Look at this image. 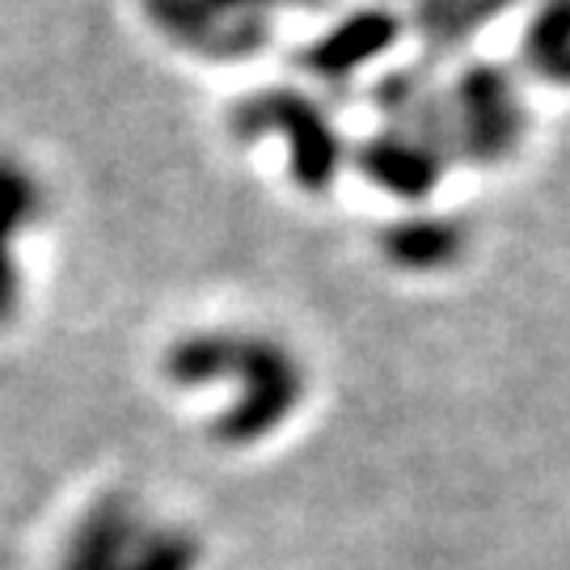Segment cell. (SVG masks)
<instances>
[{
  "mask_svg": "<svg viewBox=\"0 0 570 570\" xmlns=\"http://www.w3.org/2000/svg\"><path fill=\"white\" fill-rule=\"evenodd\" d=\"M216 4H225L233 13H263L271 4H292V9H326L330 0H216Z\"/></svg>",
  "mask_w": 570,
  "mask_h": 570,
  "instance_id": "obj_13",
  "label": "cell"
},
{
  "mask_svg": "<svg viewBox=\"0 0 570 570\" xmlns=\"http://www.w3.org/2000/svg\"><path fill=\"white\" fill-rule=\"evenodd\" d=\"M541 81H550V85H570V51H567V56H562L558 63H553L550 72L541 77Z\"/></svg>",
  "mask_w": 570,
  "mask_h": 570,
  "instance_id": "obj_14",
  "label": "cell"
},
{
  "mask_svg": "<svg viewBox=\"0 0 570 570\" xmlns=\"http://www.w3.org/2000/svg\"><path fill=\"white\" fill-rule=\"evenodd\" d=\"M39 212V190L30 174L0 161V322L18 305V271H13V237Z\"/></svg>",
  "mask_w": 570,
  "mask_h": 570,
  "instance_id": "obj_11",
  "label": "cell"
},
{
  "mask_svg": "<svg viewBox=\"0 0 570 570\" xmlns=\"http://www.w3.org/2000/svg\"><path fill=\"white\" fill-rule=\"evenodd\" d=\"M372 106L385 119V127L406 131L440 148L444 157H456V127H452V102L449 89L435 81L428 63H402L389 68L372 85Z\"/></svg>",
  "mask_w": 570,
  "mask_h": 570,
  "instance_id": "obj_5",
  "label": "cell"
},
{
  "mask_svg": "<svg viewBox=\"0 0 570 570\" xmlns=\"http://www.w3.org/2000/svg\"><path fill=\"white\" fill-rule=\"evenodd\" d=\"M402 39V18L389 4H364L351 9L338 26H330L322 39L301 51V68L317 81L343 85L351 81L364 63L385 56L393 42Z\"/></svg>",
  "mask_w": 570,
  "mask_h": 570,
  "instance_id": "obj_7",
  "label": "cell"
},
{
  "mask_svg": "<svg viewBox=\"0 0 570 570\" xmlns=\"http://www.w3.org/2000/svg\"><path fill=\"white\" fill-rule=\"evenodd\" d=\"M355 165L372 186L414 204V199H428L431 190L444 183L449 157L440 148H431L428 140H419V136L381 127L355 148Z\"/></svg>",
  "mask_w": 570,
  "mask_h": 570,
  "instance_id": "obj_8",
  "label": "cell"
},
{
  "mask_svg": "<svg viewBox=\"0 0 570 570\" xmlns=\"http://www.w3.org/2000/svg\"><path fill=\"white\" fill-rule=\"evenodd\" d=\"M190 567V546L178 532L144 529L131 515H98L89 529L77 537L72 567L68 570H186Z\"/></svg>",
  "mask_w": 570,
  "mask_h": 570,
  "instance_id": "obj_6",
  "label": "cell"
},
{
  "mask_svg": "<svg viewBox=\"0 0 570 570\" xmlns=\"http://www.w3.org/2000/svg\"><path fill=\"white\" fill-rule=\"evenodd\" d=\"M233 131L242 140H258L266 131L284 136L292 178L305 190H330L343 169V140L330 122L326 106L296 89H266V94L242 98L233 110Z\"/></svg>",
  "mask_w": 570,
  "mask_h": 570,
  "instance_id": "obj_2",
  "label": "cell"
},
{
  "mask_svg": "<svg viewBox=\"0 0 570 570\" xmlns=\"http://www.w3.org/2000/svg\"><path fill=\"white\" fill-rule=\"evenodd\" d=\"M452 127H456V157L478 165H494L511 157L524 131L529 110L520 98V85L503 63L473 60L449 85Z\"/></svg>",
  "mask_w": 570,
  "mask_h": 570,
  "instance_id": "obj_3",
  "label": "cell"
},
{
  "mask_svg": "<svg viewBox=\"0 0 570 570\" xmlns=\"http://www.w3.org/2000/svg\"><path fill=\"white\" fill-rule=\"evenodd\" d=\"M381 249L402 271H444L469 249V228L456 216H410L381 233Z\"/></svg>",
  "mask_w": 570,
  "mask_h": 570,
  "instance_id": "obj_9",
  "label": "cell"
},
{
  "mask_svg": "<svg viewBox=\"0 0 570 570\" xmlns=\"http://www.w3.org/2000/svg\"><path fill=\"white\" fill-rule=\"evenodd\" d=\"M570 51V0H546L532 13L529 30H524V68L532 77H546L553 63Z\"/></svg>",
  "mask_w": 570,
  "mask_h": 570,
  "instance_id": "obj_12",
  "label": "cell"
},
{
  "mask_svg": "<svg viewBox=\"0 0 570 570\" xmlns=\"http://www.w3.org/2000/svg\"><path fill=\"white\" fill-rule=\"evenodd\" d=\"M169 39L207 60H245L271 42L266 13H233L216 0H144Z\"/></svg>",
  "mask_w": 570,
  "mask_h": 570,
  "instance_id": "obj_4",
  "label": "cell"
},
{
  "mask_svg": "<svg viewBox=\"0 0 570 570\" xmlns=\"http://www.w3.org/2000/svg\"><path fill=\"white\" fill-rule=\"evenodd\" d=\"M511 4L515 0H414V30L431 56H452Z\"/></svg>",
  "mask_w": 570,
  "mask_h": 570,
  "instance_id": "obj_10",
  "label": "cell"
},
{
  "mask_svg": "<svg viewBox=\"0 0 570 570\" xmlns=\"http://www.w3.org/2000/svg\"><path fill=\"white\" fill-rule=\"evenodd\" d=\"M169 376L186 385H204L216 376H237L245 397L220 423L225 440H254L284 423L301 397V367L284 346L271 338H237V334H195L169 351Z\"/></svg>",
  "mask_w": 570,
  "mask_h": 570,
  "instance_id": "obj_1",
  "label": "cell"
}]
</instances>
